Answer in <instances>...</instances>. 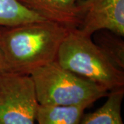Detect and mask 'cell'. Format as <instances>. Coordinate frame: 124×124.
Masks as SVG:
<instances>
[{"instance_id": "obj_5", "label": "cell", "mask_w": 124, "mask_h": 124, "mask_svg": "<svg viewBox=\"0 0 124 124\" xmlns=\"http://www.w3.org/2000/svg\"><path fill=\"white\" fill-rule=\"evenodd\" d=\"M80 23L77 28L92 36L106 30L124 36V0H79Z\"/></svg>"}, {"instance_id": "obj_7", "label": "cell", "mask_w": 124, "mask_h": 124, "mask_svg": "<svg viewBox=\"0 0 124 124\" xmlns=\"http://www.w3.org/2000/svg\"><path fill=\"white\" fill-rule=\"evenodd\" d=\"M124 97V88L109 91L106 102L94 112L84 113L79 124H124L121 117Z\"/></svg>"}, {"instance_id": "obj_6", "label": "cell", "mask_w": 124, "mask_h": 124, "mask_svg": "<svg viewBox=\"0 0 124 124\" xmlns=\"http://www.w3.org/2000/svg\"><path fill=\"white\" fill-rule=\"evenodd\" d=\"M26 8L47 20L70 28L80 23L79 0H18Z\"/></svg>"}, {"instance_id": "obj_4", "label": "cell", "mask_w": 124, "mask_h": 124, "mask_svg": "<svg viewBox=\"0 0 124 124\" xmlns=\"http://www.w3.org/2000/svg\"><path fill=\"white\" fill-rule=\"evenodd\" d=\"M38 106L30 75L0 74V124H35Z\"/></svg>"}, {"instance_id": "obj_10", "label": "cell", "mask_w": 124, "mask_h": 124, "mask_svg": "<svg viewBox=\"0 0 124 124\" xmlns=\"http://www.w3.org/2000/svg\"><path fill=\"white\" fill-rule=\"evenodd\" d=\"M95 37L94 43L119 69H124V41L123 37L103 30Z\"/></svg>"}, {"instance_id": "obj_11", "label": "cell", "mask_w": 124, "mask_h": 124, "mask_svg": "<svg viewBox=\"0 0 124 124\" xmlns=\"http://www.w3.org/2000/svg\"><path fill=\"white\" fill-rule=\"evenodd\" d=\"M5 72V64L4 59V56H3V53L1 50V45H0V74Z\"/></svg>"}, {"instance_id": "obj_3", "label": "cell", "mask_w": 124, "mask_h": 124, "mask_svg": "<svg viewBox=\"0 0 124 124\" xmlns=\"http://www.w3.org/2000/svg\"><path fill=\"white\" fill-rule=\"evenodd\" d=\"M37 99L43 106H92L108 90L62 67L57 60L32 71Z\"/></svg>"}, {"instance_id": "obj_8", "label": "cell", "mask_w": 124, "mask_h": 124, "mask_svg": "<svg viewBox=\"0 0 124 124\" xmlns=\"http://www.w3.org/2000/svg\"><path fill=\"white\" fill-rule=\"evenodd\" d=\"M89 104L76 106H38V124H79Z\"/></svg>"}, {"instance_id": "obj_9", "label": "cell", "mask_w": 124, "mask_h": 124, "mask_svg": "<svg viewBox=\"0 0 124 124\" xmlns=\"http://www.w3.org/2000/svg\"><path fill=\"white\" fill-rule=\"evenodd\" d=\"M47 20L23 6L18 0H0V28Z\"/></svg>"}, {"instance_id": "obj_1", "label": "cell", "mask_w": 124, "mask_h": 124, "mask_svg": "<svg viewBox=\"0 0 124 124\" xmlns=\"http://www.w3.org/2000/svg\"><path fill=\"white\" fill-rule=\"evenodd\" d=\"M70 28L42 20L0 28V45L5 72L30 75L57 60L60 46Z\"/></svg>"}, {"instance_id": "obj_2", "label": "cell", "mask_w": 124, "mask_h": 124, "mask_svg": "<svg viewBox=\"0 0 124 124\" xmlns=\"http://www.w3.org/2000/svg\"><path fill=\"white\" fill-rule=\"evenodd\" d=\"M57 62L64 68L110 91L124 87V72L110 61L92 39L71 28L59 49Z\"/></svg>"}]
</instances>
